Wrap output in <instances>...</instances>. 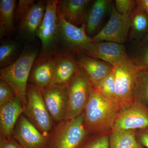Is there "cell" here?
<instances>
[{"label":"cell","mask_w":148,"mask_h":148,"mask_svg":"<svg viewBox=\"0 0 148 148\" xmlns=\"http://www.w3.org/2000/svg\"><path fill=\"white\" fill-rule=\"evenodd\" d=\"M90 0L58 1V9L66 21L76 27L85 24L87 8Z\"/></svg>","instance_id":"cell-18"},{"label":"cell","mask_w":148,"mask_h":148,"mask_svg":"<svg viewBox=\"0 0 148 148\" xmlns=\"http://www.w3.org/2000/svg\"><path fill=\"white\" fill-rule=\"evenodd\" d=\"M137 138L138 142L144 147L148 148V127L140 130Z\"/></svg>","instance_id":"cell-33"},{"label":"cell","mask_w":148,"mask_h":148,"mask_svg":"<svg viewBox=\"0 0 148 148\" xmlns=\"http://www.w3.org/2000/svg\"><path fill=\"white\" fill-rule=\"evenodd\" d=\"M55 54L39 56L33 64L29 78L32 85L42 90L50 85L54 73Z\"/></svg>","instance_id":"cell-16"},{"label":"cell","mask_w":148,"mask_h":148,"mask_svg":"<svg viewBox=\"0 0 148 148\" xmlns=\"http://www.w3.org/2000/svg\"><path fill=\"white\" fill-rule=\"evenodd\" d=\"M80 69L75 55L64 51L55 54L54 73L50 85L65 86Z\"/></svg>","instance_id":"cell-13"},{"label":"cell","mask_w":148,"mask_h":148,"mask_svg":"<svg viewBox=\"0 0 148 148\" xmlns=\"http://www.w3.org/2000/svg\"><path fill=\"white\" fill-rule=\"evenodd\" d=\"M24 109L21 100L16 96L13 100L0 107V127L1 136L10 138L14 126Z\"/></svg>","instance_id":"cell-19"},{"label":"cell","mask_w":148,"mask_h":148,"mask_svg":"<svg viewBox=\"0 0 148 148\" xmlns=\"http://www.w3.org/2000/svg\"><path fill=\"white\" fill-rule=\"evenodd\" d=\"M13 139L22 148H48V139L24 116L18 120Z\"/></svg>","instance_id":"cell-12"},{"label":"cell","mask_w":148,"mask_h":148,"mask_svg":"<svg viewBox=\"0 0 148 148\" xmlns=\"http://www.w3.org/2000/svg\"><path fill=\"white\" fill-rule=\"evenodd\" d=\"M109 148H145L138 142L134 130H112Z\"/></svg>","instance_id":"cell-23"},{"label":"cell","mask_w":148,"mask_h":148,"mask_svg":"<svg viewBox=\"0 0 148 148\" xmlns=\"http://www.w3.org/2000/svg\"><path fill=\"white\" fill-rule=\"evenodd\" d=\"M84 110L86 128L95 132L112 131L121 111L116 99L101 95L91 83L89 98Z\"/></svg>","instance_id":"cell-1"},{"label":"cell","mask_w":148,"mask_h":148,"mask_svg":"<svg viewBox=\"0 0 148 148\" xmlns=\"http://www.w3.org/2000/svg\"><path fill=\"white\" fill-rule=\"evenodd\" d=\"M33 124L47 138L52 127V119L46 106L41 91L28 84L27 103L24 110Z\"/></svg>","instance_id":"cell-7"},{"label":"cell","mask_w":148,"mask_h":148,"mask_svg":"<svg viewBox=\"0 0 148 148\" xmlns=\"http://www.w3.org/2000/svg\"><path fill=\"white\" fill-rule=\"evenodd\" d=\"M58 1H47L46 8L41 24L37 30L36 36L40 40L41 51L40 56L53 55L58 49L59 24L57 7Z\"/></svg>","instance_id":"cell-5"},{"label":"cell","mask_w":148,"mask_h":148,"mask_svg":"<svg viewBox=\"0 0 148 148\" xmlns=\"http://www.w3.org/2000/svg\"><path fill=\"white\" fill-rule=\"evenodd\" d=\"M139 70L128 56L114 66L116 97L121 111L136 101L135 89Z\"/></svg>","instance_id":"cell-3"},{"label":"cell","mask_w":148,"mask_h":148,"mask_svg":"<svg viewBox=\"0 0 148 148\" xmlns=\"http://www.w3.org/2000/svg\"><path fill=\"white\" fill-rule=\"evenodd\" d=\"M91 82L83 71H79L68 85L69 109L67 120H71L81 114L89 98Z\"/></svg>","instance_id":"cell-8"},{"label":"cell","mask_w":148,"mask_h":148,"mask_svg":"<svg viewBox=\"0 0 148 148\" xmlns=\"http://www.w3.org/2000/svg\"><path fill=\"white\" fill-rule=\"evenodd\" d=\"M111 2L109 0H96L92 3L85 20L86 33L89 36L99 28Z\"/></svg>","instance_id":"cell-20"},{"label":"cell","mask_w":148,"mask_h":148,"mask_svg":"<svg viewBox=\"0 0 148 148\" xmlns=\"http://www.w3.org/2000/svg\"><path fill=\"white\" fill-rule=\"evenodd\" d=\"M16 1H0V36L1 38L11 35L14 31V12Z\"/></svg>","instance_id":"cell-21"},{"label":"cell","mask_w":148,"mask_h":148,"mask_svg":"<svg viewBox=\"0 0 148 148\" xmlns=\"http://www.w3.org/2000/svg\"><path fill=\"white\" fill-rule=\"evenodd\" d=\"M0 148H22L13 139L1 135Z\"/></svg>","instance_id":"cell-32"},{"label":"cell","mask_w":148,"mask_h":148,"mask_svg":"<svg viewBox=\"0 0 148 148\" xmlns=\"http://www.w3.org/2000/svg\"><path fill=\"white\" fill-rule=\"evenodd\" d=\"M16 96L10 86L1 80L0 81V107L10 102Z\"/></svg>","instance_id":"cell-28"},{"label":"cell","mask_w":148,"mask_h":148,"mask_svg":"<svg viewBox=\"0 0 148 148\" xmlns=\"http://www.w3.org/2000/svg\"><path fill=\"white\" fill-rule=\"evenodd\" d=\"M80 69L92 84L100 81L112 71L114 66L107 62L81 53L76 55Z\"/></svg>","instance_id":"cell-17"},{"label":"cell","mask_w":148,"mask_h":148,"mask_svg":"<svg viewBox=\"0 0 148 148\" xmlns=\"http://www.w3.org/2000/svg\"><path fill=\"white\" fill-rule=\"evenodd\" d=\"M47 1L36 2L25 13L19 22L18 33L24 40H34L42 22L46 8Z\"/></svg>","instance_id":"cell-15"},{"label":"cell","mask_w":148,"mask_h":148,"mask_svg":"<svg viewBox=\"0 0 148 148\" xmlns=\"http://www.w3.org/2000/svg\"><path fill=\"white\" fill-rule=\"evenodd\" d=\"M109 136L103 135L90 140L79 148H109Z\"/></svg>","instance_id":"cell-30"},{"label":"cell","mask_w":148,"mask_h":148,"mask_svg":"<svg viewBox=\"0 0 148 148\" xmlns=\"http://www.w3.org/2000/svg\"><path fill=\"white\" fill-rule=\"evenodd\" d=\"M19 47L11 41L4 42L0 46V67L1 69L10 66L16 60Z\"/></svg>","instance_id":"cell-24"},{"label":"cell","mask_w":148,"mask_h":148,"mask_svg":"<svg viewBox=\"0 0 148 148\" xmlns=\"http://www.w3.org/2000/svg\"><path fill=\"white\" fill-rule=\"evenodd\" d=\"M84 116L62 121L48 141V148H79L86 135Z\"/></svg>","instance_id":"cell-4"},{"label":"cell","mask_w":148,"mask_h":148,"mask_svg":"<svg viewBox=\"0 0 148 148\" xmlns=\"http://www.w3.org/2000/svg\"><path fill=\"white\" fill-rule=\"evenodd\" d=\"M115 8L120 13L130 16L138 5L135 0H116Z\"/></svg>","instance_id":"cell-29"},{"label":"cell","mask_w":148,"mask_h":148,"mask_svg":"<svg viewBox=\"0 0 148 148\" xmlns=\"http://www.w3.org/2000/svg\"><path fill=\"white\" fill-rule=\"evenodd\" d=\"M147 45H148V33L140 41V42L138 44V47Z\"/></svg>","instance_id":"cell-35"},{"label":"cell","mask_w":148,"mask_h":148,"mask_svg":"<svg viewBox=\"0 0 148 148\" xmlns=\"http://www.w3.org/2000/svg\"><path fill=\"white\" fill-rule=\"evenodd\" d=\"M38 51L34 48H25L17 59L10 66L1 69L0 78L13 89L21 100L24 109L27 99L28 81Z\"/></svg>","instance_id":"cell-2"},{"label":"cell","mask_w":148,"mask_h":148,"mask_svg":"<svg viewBox=\"0 0 148 148\" xmlns=\"http://www.w3.org/2000/svg\"><path fill=\"white\" fill-rule=\"evenodd\" d=\"M115 66L128 56L123 44L112 42H92L84 53Z\"/></svg>","instance_id":"cell-14"},{"label":"cell","mask_w":148,"mask_h":148,"mask_svg":"<svg viewBox=\"0 0 148 148\" xmlns=\"http://www.w3.org/2000/svg\"><path fill=\"white\" fill-rule=\"evenodd\" d=\"M137 4L142 8L148 15V0H137Z\"/></svg>","instance_id":"cell-34"},{"label":"cell","mask_w":148,"mask_h":148,"mask_svg":"<svg viewBox=\"0 0 148 148\" xmlns=\"http://www.w3.org/2000/svg\"><path fill=\"white\" fill-rule=\"evenodd\" d=\"M130 58L139 70H148V45L138 47Z\"/></svg>","instance_id":"cell-27"},{"label":"cell","mask_w":148,"mask_h":148,"mask_svg":"<svg viewBox=\"0 0 148 148\" xmlns=\"http://www.w3.org/2000/svg\"><path fill=\"white\" fill-rule=\"evenodd\" d=\"M130 29V16L121 14L113 5L109 21L103 29L91 37L93 42L108 41L123 44Z\"/></svg>","instance_id":"cell-9"},{"label":"cell","mask_w":148,"mask_h":148,"mask_svg":"<svg viewBox=\"0 0 148 148\" xmlns=\"http://www.w3.org/2000/svg\"><path fill=\"white\" fill-rule=\"evenodd\" d=\"M36 2L34 0H19L14 12L15 21L20 22L27 11Z\"/></svg>","instance_id":"cell-31"},{"label":"cell","mask_w":148,"mask_h":148,"mask_svg":"<svg viewBox=\"0 0 148 148\" xmlns=\"http://www.w3.org/2000/svg\"><path fill=\"white\" fill-rule=\"evenodd\" d=\"M40 90L52 119L56 121L66 120L69 109L68 86L49 85Z\"/></svg>","instance_id":"cell-10"},{"label":"cell","mask_w":148,"mask_h":148,"mask_svg":"<svg viewBox=\"0 0 148 148\" xmlns=\"http://www.w3.org/2000/svg\"><path fill=\"white\" fill-rule=\"evenodd\" d=\"M148 127V108L136 101L120 111L112 130L143 129Z\"/></svg>","instance_id":"cell-11"},{"label":"cell","mask_w":148,"mask_h":148,"mask_svg":"<svg viewBox=\"0 0 148 148\" xmlns=\"http://www.w3.org/2000/svg\"><path fill=\"white\" fill-rule=\"evenodd\" d=\"M135 101L148 108V70H139L135 89Z\"/></svg>","instance_id":"cell-25"},{"label":"cell","mask_w":148,"mask_h":148,"mask_svg":"<svg viewBox=\"0 0 148 148\" xmlns=\"http://www.w3.org/2000/svg\"><path fill=\"white\" fill-rule=\"evenodd\" d=\"M130 30L129 38L132 40L140 41L148 33V15L138 5L130 16Z\"/></svg>","instance_id":"cell-22"},{"label":"cell","mask_w":148,"mask_h":148,"mask_svg":"<svg viewBox=\"0 0 148 148\" xmlns=\"http://www.w3.org/2000/svg\"><path fill=\"white\" fill-rule=\"evenodd\" d=\"M92 85L101 95L110 99H116L113 70L105 78Z\"/></svg>","instance_id":"cell-26"},{"label":"cell","mask_w":148,"mask_h":148,"mask_svg":"<svg viewBox=\"0 0 148 148\" xmlns=\"http://www.w3.org/2000/svg\"><path fill=\"white\" fill-rule=\"evenodd\" d=\"M59 34L58 43L64 51L74 55L84 54L93 42L91 37L87 35L85 24L81 27L74 26L66 21L61 15L57 7Z\"/></svg>","instance_id":"cell-6"}]
</instances>
